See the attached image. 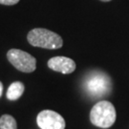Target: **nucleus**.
Instances as JSON below:
<instances>
[{"instance_id":"39448f33","label":"nucleus","mask_w":129,"mask_h":129,"mask_svg":"<svg viewBox=\"0 0 129 129\" xmlns=\"http://www.w3.org/2000/svg\"><path fill=\"white\" fill-rule=\"evenodd\" d=\"M40 129H65V120L62 116L53 110H43L37 117Z\"/></svg>"},{"instance_id":"20e7f679","label":"nucleus","mask_w":129,"mask_h":129,"mask_svg":"<svg viewBox=\"0 0 129 129\" xmlns=\"http://www.w3.org/2000/svg\"><path fill=\"white\" fill-rule=\"evenodd\" d=\"M7 58L12 65L23 73H32L37 68L36 57L19 49H11L7 53Z\"/></svg>"},{"instance_id":"0eeeda50","label":"nucleus","mask_w":129,"mask_h":129,"mask_svg":"<svg viewBox=\"0 0 129 129\" xmlns=\"http://www.w3.org/2000/svg\"><path fill=\"white\" fill-rule=\"evenodd\" d=\"M24 84L21 81H14L9 86L7 90V99L10 101H16L23 95L24 93Z\"/></svg>"},{"instance_id":"7ed1b4c3","label":"nucleus","mask_w":129,"mask_h":129,"mask_svg":"<svg viewBox=\"0 0 129 129\" xmlns=\"http://www.w3.org/2000/svg\"><path fill=\"white\" fill-rule=\"evenodd\" d=\"M85 89L92 97H103L111 90L110 78L102 72H94L86 78Z\"/></svg>"},{"instance_id":"423d86ee","label":"nucleus","mask_w":129,"mask_h":129,"mask_svg":"<svg viewBox=\"0 0 129 129\" xmlns=\"http://www.w3.org/2000/svg\"><path fill=\"white\" fill-rule=\"evenodd\" d=\"M48 67L61 74H71L76 70V62L66 56H54L48 60Z\"/></svg>"},{"instance_id":"9b49d317","label":"nucleus","mask_w":129,"mask_h":129,"mask_svg":"<svg viewBox=\"0 0 129 129\" xmlns=\"http://www.w3.org/2000/svg\"><path fill=\"white\" fill-rule=\"evenodd\" d=\"M101 1H103V2H108V1H111V0H101Z\"/></svg>"},{"instance_id":"1a4fd4ad","label":"nucleus","mask_w":129,"mask_h":129,"mask_svg":"<svg viewBox=\"0 0 129 129\" xmlns=\"http://www.w3.org/2000/svg\"><path fill=\"white\" fill-rule=\"evenodd\" d=\"M19 2V0H0V4L7 5V6H12L15 5Z\"/></svg>"},{"instance_id":"6e6552de","label":"nucleus","mask_w":129,"mask_h":129,"mask_svg":"<svg viewBox=\"0 0 129 129\" xmlns=\"http://www.w3.org/2000/svg\"><path fill=\"white\" fill-rule=\"evenodd\" d=\"M0 129H17L15 119L11 115H3L0 118Z\"/></svg>"},{"instance_id":"f03ea898","label":"nucleus","mask_w":129,"mask_h":129,"mask_svg":"<svg viewBox=\"0 0 129 129\" xmlns=\"http://www.w3.org/2000/svg\"><path fill=\"white\" fill-rule=\"evenodd\" d=\"M117 113L110 102L102 101L93 106L90 112V120L100 128H109L115 123Z\"/></svg>"},{"instance_id":"f257e3e1","label":"nucleus","mask_w":129,"mask_h":129,"mask_svg":"<svg viewBox=\"0 0 129 129\" xmlns=\"http://www.w3.org/2000/svg\"><path fill=\"white\" fill-rule=\"evenodd\" d=\"M27 39L32 46L49 50L59 49L63 45V40L59 35L43 28L33 29L28 34Z\"/></svg>"},{"instance_id":"9d476101","label":"nucleus","mask_w":129,"mask_h":129,"mask_svg":"<svg viewBox=\"0 0 129 129\" xmlns=\"http://www.w3.org/2000/svg\"><path fill=\"white\" fill-rule=\"evenodd\" d=\"M2 93H3V84L0 81V98L2 96Z\"/></svg>"}]
</instances>
